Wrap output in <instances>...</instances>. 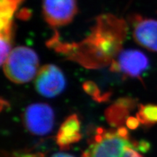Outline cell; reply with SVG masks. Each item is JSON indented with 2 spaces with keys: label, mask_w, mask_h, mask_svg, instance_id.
I'll return each instance as SVG.
<instances>
[{
  "label": "cell",
  "mask_w": 157,
  "mask_h": 157,
  "mask_svg": "<svg viewBox=\"0 0 157 157\" xmlns=\"http://www.w3.org/2000/svg\"><path fill=\"white\" fill-rule=\"evenodd\" d=\"M127 34L123 19L106 14L98 17L87 38L79 43L63 44L53 39L52 45L59 52L89 68H98L113 62L120 52Z\"/></svg>",
  "instance_id": "1"
},
{
  "label": "cell",
  "mask_w": 157,
  "mask_h": 157,
  "mask_svg": "<svg viewBox=\"0 0 157 157\" xmlns=\"http://www.w3.org/2000/svg\"><path fill=\"white\" fill-rule=\"evenodd\" d=\"M39 64V57L34 50L20 46L12 50L2 66L4 73L11 82L24 84L36 77Z\"/></svg>",
  "instance_id": "2"
},
{
  "label": "cell",
  "mask_w": 157,
  "mask_h": 157,
  "mask_svg": "<svg viewBox=\"0 0 157 157\" xmlns=\"http://www.w3.org/2000/svg\"><path fill=\"white\" fill-rule=\"evenodd\" d=\"M90 146L82 157H121L126 146L132 148L131 141L118 136L117 130L96 129L93 138L88 141Z\"/></svg>",
  "instance_id": "3"
},
{
  "label": "cell",
  "mask_w": 157,
  "mask_h": 157,
  "mask_svg": "<svg viewBox=\"0 0 157 157\" xmlns=\"http://www.w3.org/2000/svg\"><path fill=\"white\" fill-rule=\"evenodd\" d=\"M23 120L25 127L31 134L40 136L48 135L54 126L53 109L47 103H33L25 110Z\"/></svg>",
  "instance_id": "4"
},
{
  "label": "cell",
  "mask_w": 157,
  "mask_h": 157,
  "mask_svg": "<svg viewBox=\"0 0 157 157\" xmlns=\"http://www.w3.org/2000/svg\"><path fill=\"white\" fill-rule=\"evenodd\" d=\"M66 85V78L60 68L47 64L39 70L34 80L37 93L45 98H52L60 95Z\"/></svg>",
  "instance_id": "5"
},
{
  "label": "cell",
  "mask_w": 157,
  "mask_h": 157,
  "mask_svg": "<svg viewBox=\"0 0 157 157\" xmlns=\"http://www.w3.org/2000/svg\"><path fill=\"white\" fill-rule=\"evenodd\" d=\"M43 15L49 25L63 26L71 23L77 12L76 0H43Z\"/></svg>",
  "instance_id": "6"
},
{
  "label": "cell",
  "mask_w": 157,
  "mask_h": 157,
  "mask_svg": "<svg viewBox=\"0 0 157 157\" xmlns=\"http://www.w3.org/2000/svg\"><path fill=\"white\" fill-rule=\"evenodd\" d=\"M148 66L149 60L143 52L134 49H127L121 51L117 60H113L111 69L121 71L131 77H140Z\"/></svg>",
  "instance_id": "7"
},
{
  "label": "cell",
  "mask_w": 157,
  "mask_h": 157,
  "mask_svg": "<svg viewBox=\"0 0 157 157\" xmlns=\"http://www.w3.org/2000/svg\"><path fill=\"white\" fill-rule=\"evenodd\" d=\"M133 37L139 45L157 52V19L135 17Z\"/></svg>",
  "instance_id": "8"
},
{
  "label": "cell",
  "mask_w": 157,
  "mask_h": 157,
  "mask_svg": "<svg viewBox=\"0 0 157 157\" xmlns=\"http://www.w3.org/2000/svg\"><path fill=\"white\" fill-rule=\"evenodd\" d=\"M80 121L78 116L71 114L65 119L56 137V141L61 150H68L74 143L82 139Z\"/></svg>",
  "instance_id": "9"
},
{
  "label": "cell",
  "mask_w": 157,
  "mask_h": 157,
  "mask_svg": "<svg viewBox=\"0 0 157 157\" xmlns=\"http://www.w3.org/2000/svg\"><path fill=\"white\" fill-rule=\"evenodd\" d=\"M137 105V101L129 97L120 98L105 111L107 122L113 127H120L126 122L129 114Z\"/></svg>",
  "instance_id": "10"
},
{
  "label": "cell",
  "mask_w": 157,
  "mask_h": 157,
  "mask_svg": "<svg viewBox=\"0 0 157 157\" xmlns=\"http://www.w3.org/2000/svg\"><path fill=\"white\" fill-rule=\"evenodd\" d=\"M136 117L143 125L151 127L157 124V104H140Z\"/></svg>",
  "instance_id": "11"
},
{
  "label": "cell",
  "mask_w": 157,
  "mask_h": 157,
  "mask_svg": "<svg viewBox=\"0 0 157 157\" xmlns=\"http://www.w3.org/2000/svg\"><path fill=\"white\" fill-rule=\"evenodd\" d=\"M82 88L84 91L87 95H89L93 98L94 101L98 102V103H103L106 102L109 100L111 97V93H101L98 86L94 82L87 81L82 84Z\"/></svg>",
  "instance_id": "12"
},
{
  "label": "cell",
  "mask_w": 157,
  "mask_h": 157,
  "mask_svg": "<svg viewBox=\"0 0 157 157\" xmlns=\"http://www.w3.org/2000/svg\"><path fill=\"white\" fill-rule=\"evenodd\" d=\"M131 145L132 148L135 150H137L142 153H147L151 149V144L148 141L142 140L140 141L137 140H131Z\"/></svg>",
  "instance_id": "13"
},
{
  "label": "cell",
  "mask_w": 157,
  "mask_h": 157,
  "mask_svg": "<svg viewBox=\"0 0 157 157\" xmlns=\"http://www.w3.org/2000/svg\"><path fill=\"white\" fill-rule=\"evenodd\" d=\"M125 124H126V126L128 127V129L135 130V129L138 128V127L140 126V122L139 121L137 117H129L127 119Z\"/></svg>",
  "instance_id": "14"
},
{
  "label": "cell",
  "mask_w": 157,
  "mask_h": 157,
  "mask_svg": "<svg viewBox=\"0 0 157 157\" xmlns=\"http://www.w3.org/2000/svg\"><path fill=\"white\" fill-rule=\"evenodd\" d=\"M121 157H143V156L131 147L126 146L124 149V152Z\"/></svg>",
  "instance_id": "15"
},
{
  "label": "cell",
  "mask_w": 157,
  "mask_h": 157,
  "mask_svg": "<svg viewBox=\"0 0 157 157\" xmlns=\"http://www.w3.org/2000/svg\"><path fill=\"white\" fill-rule=\"evenodd\" d=\"M117 133L118 136H119L121 138L124 139V140H126L127 141L132 140L130 139V137H129L128 129L125 128L124 127L121 126L120 127H118V129H117Z\"/></svg>",
  "instance_id": "16"
},
{
  "label": "cell",
  "mask_w": 157,
  "mask_h": 157,
  "mask_svg": "<svg viewBox=\"0 0 157 157\" xmlns=\"http://www.w3.org/2000/svg\"><path fill=\"white\" fill-rule=\"evenodd\" d=\"M14 157H44V155L42 153H23L17 154Z\"/></svg>",
  "instance_id": "17"
},
{
  "label": "cell",
  "mask_w": 157,
  "mask_h": 157,
  "mask_svg": "<svg viewBox=\"0 0 157 157\" xmlns=\"http://www.w3.org/2000/svg\"><path fill=\"white\" fill-rule=\"evenodd\" d=\"M51 157H74L73 155L65 152H58L54 154Z\"/></svg>",
  "instance_id": "18"
}]
</instances>
